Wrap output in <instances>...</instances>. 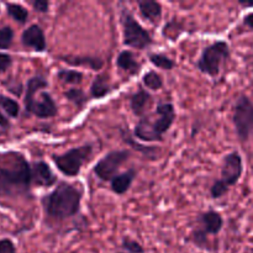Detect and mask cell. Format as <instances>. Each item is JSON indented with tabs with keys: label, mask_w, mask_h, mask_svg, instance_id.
Masks as SVG:
<instances>
[{
	"label": "cell",
	"mask_w": 253,
	"mask_h": 253,
	"mask_svg": "<svg viewBox=\"0 0 253 253\" xmlns=\"http://www.w3.org/2000/svg\"><path fill=\"white\" fill-rule=\"evenodd\" d=\"M31 187V167L16 151L0 152V197L26 194Z\"/></svg>",
	"instance_id": "6da1fadb"
},
{
	"label": "cell",
	"mask_w": 253,
	"mask_h": 253,
	"mask_svg": "<svg viewBox=\"0 0 253 253\" xmlns=\"http://www.w3.org/2000/svg\"><path fill=\"white\" fill-rule=\"evenodd\" d=\"M81 199L82 194L76 187L61 183L53 192L42 198V205L47 216L61 221L78 212Z\"/></svg>",
	"instance_id": "7a4b0ae2"
},
{
	"label": "cell",
	"mask_w": 253,
	"mask_h": 253,
	"mask_svg": "<svg viewBox=\"0 0 253 253\" xmlns=\"http://www.w3.org/2000/svg\"><path fill=\"white\" fill-rule=\"evenodd\" d=\"M236 135L241 142H247L253 133V103L247 95H240L232 115Z\"/></svg>",
	"instance_id": "3957f363"
},
{
	"label": "cell",
	"mask_w": 253,
	"mask_h": 253,
	"mask_svg": "<svg viewBox=\"0 0 253 253\" xmlns=\"http://www.w3.org/2000/svg\"><path fill=\"white\" fill-rule=\"evenodd\" d=\"M230 57V47L227 42L217 41L203 51L198 62V68L205 74L215 77L220 73L221 64Z\"/></svg>",
	"instance_id": "277c9868"
},
{
	"label": "cell",
	"mask_w": 253,
	"mask_h": 253,
	"mask_svg": "<svg viewBox=\"0 0 253 253\" xmlns=\"http://www.w3.org/2000/svg\"><path fill=\"white\" fill-rule=\"evenodd\" d=\"M121 24H123L124 43L126 46L143 49L152 43L151 35L136 21L127 9H124L121 12Z\"/></svg>",
	"instance_id": "5b68a950"
},
{
	"label": "cell",
	"mask_w": 253,
	"mask_h": 253,
	"mask_svg": "<svg viewBox=\"0 0 253 253\" xmlns=\"http://www.w3.org/2000/svg\"><path fill=\"white\" fill-rule=\"evenodd\" d=\"M91 146H82V147L72 148L66 153L59 156H53V162L57 168L68 177L78 175L81 168L91 156Z\"/></svg>",
	"instance_id": "8992f818"
},
{
	"label": "cell",
	"mask_w": 253,
	"mask_h": 253,
	"mask_svg": "<svg viewBox=\"0 0 253 253\" xmlns=\"http://www.w3.org/2000/svg\"><path fill=\"white\" fill-rule=\"evenodd\" d=\"M244 173V161L239 152H231L225 156L221 168V178L216 180L225 192H229V188L236 184Z\"/></svg>",
	"instance_id": "52a82bcc"
},
{
	"label": "cell",
	"mask_w": 253,
	"mask_h": 253,
	"mask_svg": "<svg viewBox=\"0 0 253 253\" xmlns=\"http://www.w3.org/2000/svg\"><path fill=\"white\" fill-rule=\"evenodd\" d=\"M130 153L127 151H113L101 158L94 167V173L101 180H111L116 177V173L121 166L127 161Z\"/></svg>",
	"instance_id": "ba28073f"
},
{
	"label": "cell",
	"mask_w": 253,
	"mask_h": 253,
	"mask_svg": "<svg viewBox=\"0 0 253 253\" xmlns=\"http://www.w3.org/2000/svg\"><path fill=\"white\" fill-rule=\"evenodd\" d=\"M26 111L34 114L37 118H52L57 114V106L48 93L42 91L39 98H35Z\"/></svg>",
	"instance_id": "9c48e42d"
},
{
	"label": "cell",
	"mask_w": 253,
	"mask_h": 253,
	"mask_svg": "<svg viewBox=\"0 0 253 253\" xmlns=\"http://www.w3.org/2000/svg\"><path fill=\"white\" fill-rule=\"evenodd\" d=\"M175 111L172 104H160L157 106V120L152 123L155 132L163 138V133L167 132L174 123Z\"/></svg>",
	"instance_id": "30bf717a"
},
{
	"label": "cell",
	"mask_w": 253,
	"mask_h": 253,
	"mask_svg": "<svg viewBox=\"0 0 253 253\" xmlns=\"http://www.w3.org/2000/svg\"><path fill=\"white\" fill-rule=\"evenodd\" d=\"M56 183V175L44 162H36L31 167V184L37 187H51Z\"/></svg>",
	"instance_id": "8fae6325"
},
{
	"label": "cell",
	"mask_w": 253,
	"mask_h": 253,
	"mask_svg": "<svg viewBox=\"0 0 253 253\" xmlns=\"http://www.w3.org/2000/svg\"><path fill=\"white\" fill-rule=\"evenodd\" d=\"M21 42L24 46L34 48L37 52H43L46 49V39L41 27L37 25H31L25 30L21 36Z\"/></svg>",
	"instance_id": "7c38bea8"
},
{
	"label": "cell",
	"mask_w": 253,
	"mask_h": 253,
	"mask_svg": "<svg viewBox=\"0 0 253 253\" xmlns=\"http://www.w3.org/2000/svg\"><path fill=\"white\" fill-rule=\"evenodd\" d=\"M199 221L203 227L202 231L205 235H217L224 226V219H222L221 214L214 211V210H210V211L200 215Z\"/></svg>",
	"instance_id": "4fadbf2b"
},
{
	"label": "cell",
	"mask_w": 253,
	"mask_h": 253,
	"mask_svg": "<svg viewBox=\"0 0 253 253\" xmlns=\"http://www.w3.org/2000/svg\"><path fill=\"white\" fill-rule=\"evenodd\" d=\"M138 7H140L141 14L145 19L153 22V24H157L161 14H162V6H161L160 2L152 1V0H143V1L138 2Z\"/></svg>",
	"instance_id": "5bb4252c"
},
{
	"label": "cell",
	"mask_w": 253,
	"mask_h": 253,
	"mask_svg": "<svg viewBox=\"0 0 253 253\" xmlns=\"http://www.w3.org/2000/svg\"><path fill=\"white\" fill-rule=\"evenodd\" d=\"M135 135L142 141H162L163 140L162 137H160V136L155 132V130H153L152 127V123L150 121V119H142V120L136 125Z\"/></svg>",
	"instance_id": "9a60e30c"
},
{
	"label": "cell",
	"mask_w": 253,
	"mask_h": 253,
	"mask_svg": "<svg viewBox=\"0 0 253 253\" xmlns=\"http://www.w3.org/2000/svg\"><path fill=\"white\" fill-rule=\"evenodd\" d=\"M135 178V170H128V172L119 174L111 179V188L116 194H124L127 192L130 185L132 184V180Z\"/></svg>",
	"instance_id": "2e32d148"
},
{
	"label": "cell",
	"mask_w": 253,
	"mask_h": 253,
	"mask_svg": "<svg viewBox=\"0 0 253 253\" xmlns=\"http://www.w3.org/2000/svg\"><path fill=\"white\" fill-rule=\"evenodd\" d=\"M118 67L128 74H137L140 72V64L130 51H124L118 57Z\"/></svg>",
	"instance_id": "e0dca14e"
},
{
	"label": "cell",
	"mask_w": 253,
	"mask_h": 253,
	"mask_svg": "<svg viewBox=\"0 0 253 253\" xmlns=\"http://www.w3.org/2000/svg\"><path fill=\"white\" fill-rule=\"evenodd\" d=\"M48 85L46 81L42 77H34L27 82V88H26V95H25V108L30 105L36 96V93L40 89H43Z\"/></svg>",
	"instance_id": "ac0fdd59"
},
{
	"label": "cell",
	"mask_w": 253,
	"mask_h": 253,
	"mask_svg": "<svg viewBox=\"0 0 253 253\" xmlns=\"http://www.w3.org/2000/svg\"><path fill=\"white\" fill-rule=\"evenodd\" d=\"M151 101V95L145 90H140L131 96V109L136 115H142Z\"/></svg>",
	"instance_id": "d6986e66"
},
{
	"label": "cell",
	"mask_w": 253,
	"mask_h": 253,
	"mask_svg": "<svg viewBox=\"0 0 253 253\" xmlns=\"http://www.w3.org/2000/svg\"><path fill=\"white\" fill-rule=\"evenodd\" d=\"M109 91H110V84H109V79L106 78V76L100 74V76L96 77V78L94 79L93 84H91V95L96 99H100L103 98V96H105Z\"/></svg>",
	"instance_id": "ffe728a7"
},
{
	"label": "cell",
	"mask_w": 253,
	"mask_h": 253,
	"mask_svg": "<svg viewBox=\"0 0 253 253\" xmlns=\"http://www.w3.org/2000/svg\"><path fill=\"white\" fill-rule=\"evenodd\" d=\"M6 10L7 12H9L10 16H11L14 20H16L17 22H20V24L26 22L27 17H29V12H27V10L19 4H7Z\"/></svg>",
	"instance_id": "44dd1931"
},
{
	"label": "cell",
	"mask_w": 253,
	"mask_h": 253,
	"mask_svg": "<svg viewBox=\"0 0 253 253\" xmlns=\"http://www.w3.org/2000/svg\"><path fill=\"white\" fill-rule=\"evenodd\" d=\"M150 61L153 66H156L157 68L161 69H166V71H170V69L174 67V62L170 58H168L167 56H165V54H150Z\"/></svg>",
	"instance_id": "7402d4cb"
},
{
	"label": "cell",
	"mask_w": 253,
	"mask_h": 253,
	"mask_svg": "<svg viewBox=\"0 0 253 253\" xmlns=\"http://www.w3.org/2000/svg\"><path fill=\"white\" fill-rule=\"evenodd\" d=\"M57 77H58V79H61L62 82H64L67 84H78L83 79V74L81 72L69 71V69H63V71L58 72Z\"/></svg>",
	"instance_id": "603a6c76"
},
{
	"label": "cell",
	"mask_w": 253,
	"mask_h": 253,
	"mask_svg": "<svg viewBox=\"0 0 253 253\" xmlns=\"http://www.w3.org/2000/svg\"><path fill=\"white\" fill-rule=\"evenodd\" d=\"M0 106L4 109L5 113L9 116H11V118H16V116L19 115V104L15 100H12V99L7 98V96L0 95Z\"/></svg>",
	"instance_id": "cb8c5ba5"
},
{
	"label": "cell",
	"mask_w": 253,
	"mask_h": 253,
	"mask_svg": "<svg viewBox=\"0 0 253 253\" xmlns=\"http://www.w3.org/2000/svg\"><path fill=\"white\" fill-rule=\"evenodd\" d=\"M143 84H145L148 89L158 90V89L163 85V82L160 74H157L156 72H148V73H146L145 76H143Z\"/></svg>",
	"instance_id": "d4e9b609"
},
{
	"label": "cell",
	"mask_w": 253,
	"mask_h": 253,
	"mask_svg": "<svg viewBox=\"0 0 253 253\" xmlns=\"http://www.w3.org/2000/svg\"><path fill=\"white\" fill-rule=\"evenodd\" d=\"M66 96L67 99H69V100H71L72 103L76 104L77 106H82L83 104L86 103L85 94H84V91L81 90V89H69L66 93Z\"/></svg>",
	"instance_id": "484cf974"
},
{
	"label": "cell",
	"mask_w": 253,
	"mask_h": 253,
	"mask_svg": "<svg viewBox=\"0 0 253 253\" xmlns=\"http://www.w3.org/2000/svg\"><path fill=\"white\" fill-rule=\"evenodd\" d=\"M12 39H14V32L11 27L5 26L0 29V49H6L11 46Z\"/></svg>",
	"instance_id": "4316f807"
},
{
	"label": "cell",
	"mask_w": 253,
	"mask_h": 253,
	"mask_svg": "<svg viewBox=\"0 0 253 253\" xmlns=\"http://www.w3.org/2000/svg\"><path fill=\"white\" fill-rule=\"evenodd\" d=\"M71 64H78V66H89L94 69H98L103 66V62L98 58H82V57H78V58H74V61H66Z\"/></svg>",
	"instance_id": "83f0119b"
},
{
	"label": "cell",
	"mask_w": 253,
	"mask_h": 253,
	"mask_svg": "<svg viewBox=\"0 0 253 253\" xmlns=\"http://www.w3.org/2000/svg\"><path fill=\"white\" fill-rule=\"evenodd\" d=\"M123 247L126 251L131 253H143V249L138 242H136L135 240L131 239H125L123 241Z\"/></svg>",
	"instance_id": "f1b7e54d"
},
{
	"label": "cell",
	"mask_w": 253,
	"mask_h": 253,
	"mask_svg": "<svg viewBox=\"0 0 253 253\" xmlns=\"http://www.w3.org/2000/svg\"><path fill=\"white\" fill-rule=\"evenodd\" d=\"M0 253H16L15 245L10 240H0Z\"/></svg>",
	"instance_id": "f546056e"
},
{
	"label": "cell",
	"mask_w": 253,
	"mask_h": 253,
	"mask_svg": "<svg viewBox=\"0 0 253 253\" xmlns=\"http://www.w3.org/2000/svg\"><path fill=\"white\" fill-rule=\"evenodd\" d=\"M12 63V59L9 54L0 53V72H5Z\"/></svg>",
	"instance_id": "4dcf8cb0"
},
{
	"label": "cell",
	"mask_w": 253,
	"mask_h": 253,
	"mask_svg": "<svg viewBox=\"0 0 253 253\" xmlns=\"http://www.w3.org/2000/svg\"><path fill=\"white\" fill-rule=\"evenodd\" d=\"M32 6L35 7V10H36V11L47 12L48 11L49 2L44 1V0H35V1H32Z\"/></svg>",
	"instance_id": "1f68e13d"
},
{
	"label": "cell",
	"mask_w": 253,
	"mask_h": 253,
	"mask_svg": "<svg viewBox=\"0 0 253 253\" xmlns=\"http://www.w3.org/2000/svg\"><path fill=\"white\" fill-rule=\"evenodd\" d=\"M242 24H244L247 29L253 31V11L245 15L244 19H242Z\"/></svg>",
	"instance_id": "d6a6232c"
},
{
	"label": "cell",
	"mask_w": 253,
	"mask_h": 253,
	"mask_svg": "<svg viewBox=\"0 0 253 253\" xmlns=\"http://www.w3.org/2000/svg\"><path fill=\"white\" fill-rule=\"evenodd\" d=\"M0 126H2V127H7V126H9V121H7V119L5 118L4 115H2L1 111H0Z\"/></svg>",
	"instance_id": "836d02e7"
},
{
	"label": "cell",
	"mask_w": 253,
	"mask_h": 253,
	"mask_svg": "<svg viewBox=\"0 0 253 253\" xmlns=\"http://www.w3.org/2000/svg\"><path fill=\"white\" fill-rule=\"evenodd\" d=\"M240 5L244 7H253V1H240Z\"/></svg>",
	"instance_id": "e575fe53"
}]
</instances>
